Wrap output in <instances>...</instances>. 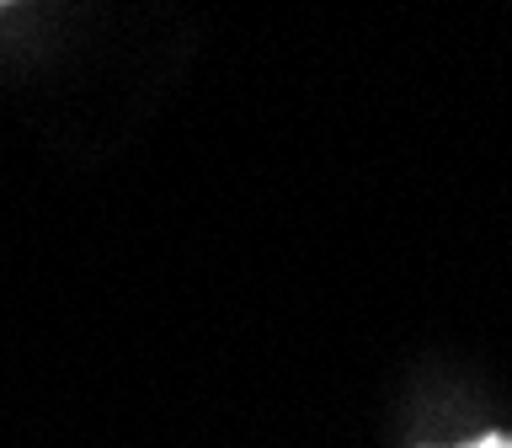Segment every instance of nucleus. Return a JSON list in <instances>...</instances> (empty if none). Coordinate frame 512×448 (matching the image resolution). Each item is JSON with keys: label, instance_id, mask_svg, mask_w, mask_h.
Here are the masks:
<instances>
[{"label": "nucleus", "instance_id": "1", "mask_svg": "<svg viewBox=\"0 0 512 448\" xmlns=\"http://www.w3.org/2000/svg\"><path fill=\"white\" fill-rule=\"evenodd\" d=\"M464 448H512L507 432H486V438H475V443H464Z\"/></svg>", "mask_w": 512, "mask_h": 448}]
</instances>
